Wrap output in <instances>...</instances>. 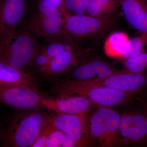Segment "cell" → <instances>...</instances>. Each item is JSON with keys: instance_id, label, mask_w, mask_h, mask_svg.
Segmentation results:
<instances>
[{"instance_id": "cell-1", "label": "cell", "mask_w": 147, "mask_h": 147, "mask_svg": "<svg viewBox=\"0 0 147 147\" xmlns=\"http://www.w3.org/2000/svg\"><path fill=\"white\" fill-rule=\"evenodd\" d=\"M56 97L80 95L87 97L96 105L111 107L131 102L139 98L134 95L106 87L94 86L83 81L62 79L51 90Z\"/></svg>"}, {"instance_id": "cell-2", "label": "cell", "mask_w": 147, "mask_h": 147, "mask_svg": "<svg viewBox=\"0 0 147 147\" xmlns=\"http://www.w3.org/2000/svg\"><path fill=\"white\" fill-rule=\"evenodd\" d=\"M48 123L47 114L39 112L16 115L7 128L1 146L31 147Z\"/></svg>"}, {"instance_id": "cell-3", "label": "cell", "mask_w": 147, "mask_h": 147, "mask_svg": "<svg viewBox=\"0 0 147 147\" xmlns=\"http://www.w3.org/2000/svg\"><path fill=\"white\" fill-rule=\"evenodd\" d=\"M41 45L35 35L23 26L9 45L0 51V62L24 71L32 66Z\"/></svg>"}, {"instance_id": "cell-4", "label": "cell", "mask_w": 147, "mask_h": 147, "mask_svg": "<svg viewBox=\"0 0 147 147\" xmlns=\"http://www.w3.org/2000/svg\"><path fill=\"white\" fill-rule=\"evenodd\" d=\"M117 22L116 16L102 18L85 14L69 15L65 18L67 33L79 44L108 33L115 27Z\"/></svg>"}, {"instance_id": "cell-5", "label": "cell", "mask_w": 147, "mask_h": 147, "mask_svg": "<svg viewBox=\"0 0 147 147\" xmlns=\"http://www.w3.org/2000/svg\"><path fill=\"white\" fill-rule=\"evenodd\" d=\"M29 11V0H0V51L10 44Z\"/></svg>"}, {"instance_id": "cell-6", "label": "cell", "mask_w": 147, "mask_h": 147, "mask_svg": "<svg viewBox=\"0 0 147 147\" xmlns=\"http://www.w3.org/2000/svg\"><path fill=\"white\" fill-rule=\"evenodd\" d=\"M89 114L69 115L51 112L47 115L50 124L65 133L77 147L89 146Z\"/></svg>"}, {"instance_id": "cell-7", "label": "cell", "mask_w": 147, "mask_h": 147, "mask_svg": "<svg viewBox=\"0 0 147 147\" xmlns=\"http://www.w3.org/2000/svg\"><path fill=\"white\" fill-rule=\"evenodd\" d=\"M82 81L90 86L108 87L129 93L140 99L147 95V72L132 74L122 70L104 79Z\"/></svg>"}, {"instance_id": "cell-8", "label": "cell", "mask_w": 147, "mask_h": 147, "mask_svg": "<svg viewBox=\"0 0 147 147\" xmlns=\"http://www.w3.org/2000/svg\"><path fill=\"white\" fill-rule=\"evenodd\" d=\"M91 51L82 55L76 63L63 75V79L90 81L107 78L116 72L108 62L91 57Z\"/></svg>"}, {"instance_id": "cell-9", "label": "cell", "mask_w": 147, "mask_h": 147, "mask_svg": "<svg viewBox=\"0 0 147 147\" xmlns=\"http://www.w3.org/2000/svg\"><path fill=\"white\" fill-rule=\"evenodd\" d=\"M45 96L32 87L22 86H0V104L21 110L42 108Z\"/></svg>"}, {"instance_id": "cell-10", "label": "cell", "mask_w": 147, "mask_h": 147, "mask_svg": "<svg viewBox=\"0 0 147 147\" xmlns=\"http://www.w3.org/2000/svg\"><path fill=\"white\" fill-rule=\"evenodd\" d=\"M120 135L125 144L130 146H146L147 113L133 110L121 116Z\"/></svg>"}, {"instance_id": "cell-11", "label": "cell", "mask_w": 147, "mask_h": 147, "mask_svg": "<svg viewBox=\"0 0 147 147\" xmlns=\"http://www.w3.org/2000/svg\"><path fill=\"white\" fill-rule=\"evenodd\" d=\"M23 26L38 38H42L45 42L67 34L64 16L43 17L38 16L33 9L30 10Z\"/></svg>"}, {"instance_id": "cell-12", "label": "cell", "mask_w": 147, "mask_h": 147, "mask_svg": "<svg viewBox=\"0 0 147 147\" xmlns=\"http://www.w3.org/2000/svg\"><path fill=\"white\" fill-rule=\"evenodd\" d=\"M96 104L85 96L71 95L64 97L49 98L44 97L42 100V108L53 112L69 115L89 114Z\"/></svg>"}, {"instance_id": "cell-13", "label": "cell", "mask_w": 147, "mask_h": 147, "mask_svg": "<svg viewBox=\"0 0 147 147\" xmlns=\"http://www.w3.org/2000/svg\"><path fill=\"white\" fill-rule=\"evenodd\" d=\"M92 50L91 48L86 47L82 50L61 53L50 59L47 65L38 70V72L44 77L51 79L62 76L82 55Z\"/></svg>"}, {"instance_id": "cell-14", "label": "cell", "mask_w": 147, "mask_h": 147, "mask_svg": "<svg viewBox=\"0 0 147 147\" xmlns=\"http://www.w3.org/2000/svg\"><path fill=\"white\" fill-rule=\"evenodd\" d=\"M127 21L142 33L147 34V0H119Z\"/></svg>"}, {"instance_id": "cell-15", "label": "cell", "mask_w": 147, "mask_h": 147, "mask_svg": "<svg viewBox=\"0 0 147 147\" xmlns=\"http://www.w3.org/2000/svg\"><path fill=\"white\" fill-rule=\"evenodd\" d=\"M104 133V147H112L119 140V123L121 116L111 107L99 106Z\"/></svg>"}, {"instance_id": "cell-16", "label": "cell", "mask_w": 147, "mask_h": 147, "mask_svg": "<svg viewBox=\"0 0 147 147\" xmlns=\"http://www.w3.org/2000/svg\"><path fill=\"white\" fill-rule=\"evenodd\" d=\"M34 77L25 72L0 62V86H22L32 87Z\"/></svg>"}, {"instance_id": "cell-17", "label": "cell", "mask_w": 147, "mask_h": 147, "mask_svg": "<svg viewBox=\"0 0 147 147\" xmlns=\"http://www.w3.org/2000/svg\"><path fill=\"white\" fill-rule=\"evenodd\" d=\"M45 42V45H42V49L50 59L65 52L77 51L86 48L81 46L67 34Z\"/></svg>"}, {"instance_id": "cell-18", "label": "cell", "mask_w": 147, "mask_h": 147, "mask_svg": "<svg viewBox=\"0 0 147 147\" xmlns=\"http://www.w3.org/2000/svg\"><path fill=\"white\" fill-rule=\"evenodd\" d=\"M129 39L123 32L112 33L105 40L104 51L105 54L112 58H123L127 50Z\"/></svg>"}, {"instance_id": "cell-19", "label": "cell", "mask_w": 147, "mask_h": 147, "mask_svg": "<svg viewBox=\"0 0 147 147\" xmlns=\"http://www.w3.org/2000/svg\"><path fill=\"white\" fill-rule=\"evenodd\" d=\"M121 7L119 0H90L86 14L98 18H108L116 16Z\"/></svg>"}, {"instance_id": "cell-20", "label": "cell", "mask_w": 147, "mask_h": 147, "mask_svg": "<svg viewBox=\"0 0 147 147\" xmlns=\"http://www.w3.org/2000/svg\"><path fill=\"white\" fill-rule=\"evenodd\" d=\"M123 71L132 74L147 72V50L134 57L124 60Z\"/></svg>"}, {"instance_id": "cell-21", "label": "cell", "mask_w": 147, "mask_h": 147, "mask_svg": "<svg viewBox=\"0 0 147 147\" xmlns=\"http://www.w3.org/2000/svg\"><path fill=\"white\" fill-rule=\"evenodd\" d=\"M77 147L75 142L62 131L53 127L47 138L45 147Z\"/></svg>"}, {"instance_id": "cell-22", "label": "cell", "mask_w": 147, "mask_h": 147, "mask_svg": "<svg viewBox=\"0 0 147 147\" xmlns=\"http://www.w3.org/2000/svg\"><path fill=\"white\" fill-rule=\"evenodd\" d=\"M34 13L40 17H48L64 16L63 13L54 6L47 3L42 0H36L35 3Z\"/></svg>"}, {"instance_id": "cell-23", "label": "cell", "mask_w": 147, "mask_h": 147, "mask_svg": "<svg viewBox=\"0 0 147 147\" xmlns=\"http://www.w3.org/2000/svg\"><path fill=\"white\" fill-rule=\"evenodd\" d=\"M89 1L90 0H64V8L67 16L69 15H82L86 14L87 6Z\"/></svg>"}, {"instance_id": "cell-24", "label": "cell", "mask_w": 147, "mask_h": 147, "mask_svg": "<svg viewBox=\"0 0 147 147\" xmlns=\"http://www.w3.org/2000/svg\"><path fill=\"white\" fill-rule=\"evenodd\" d=\"M50 59L48 55L42 50L41 45L39 51L35 57L32 66H34L38 71L47 65Z\"/></svg>"}, {"instance_id": "cell-25", "label": "cell", "mask_w": 147, "mask_h": 147, "mask_svg": "<svg viewBox=\"0 0 147 147\" xmlns=\"http://www.w3.org/2000/svg\"><path fill=\"white\" fill-rule=\"evenodd\" d=\"M53 128V127L49 122L42 129L31 147H45L47 138Z\"/></svg>"}, {"instance_id": "cell-26", "label": "cell", "mask_w": 147, "mask_h": 147, "mask_svg": "<svg viewBox=\"0 0 147 147\" xmlns=\"http://www.w3.org/2000/svg\"><path fill=\"white\" fill-rule=\"evenodd\" d=\"M42 1L54 6L56 8L59 9L63 13L65 17L67 16L66 13L64 8L63 3L61 0H42Z\"/></svg>"}, {"instance_id": "cell-27", "label": "cell", "mask_w": 147, "mask_h": 147, "mask_svg": "<svg viewBox=\"0 0 147 147\" xmlns=\"http://www.w3.org/2000/svg\"><path fill=\"white\" fill-rule=\"evenodd\" d=\"M7 128L4 127L0 123V145H1L5 138Z\"/></svg>"}, {"instance_id": "cell-28", "label": "cell", "mask_w": 147, "mask_h": 147, "mask_svg": "<svg viewBox=\"0 0 147 147\" xmlns=\"http://www.w3.org/2000/svg\"><path fill=\"white\" fill-rule=\"evenodd\" d=\"M142 101L144 106L145 110L147 113V96L142 100Z\"/></svg>"}, {"instance_id": "cell-29", "label": "cell", "mask_w": 147, "mask_h": 147, "mask_svg": "<svg viewBox=\"0 0 147 147\" xmlns=\"http://www.w3.org/2000/svg\"><path fill=\"white\" fill-rule=\"evenodd\" d=\"M61 1H62V2H63V3L64 0H61Z\"/></svg>"}, {"instance_id": "cell-30", "label": "cell", "mask_w": 147, "mask_h": 147, "mask_svg": "<svg viewBox=\"0 0 147 147\" xmlns=\"http://www.w3.org/2000/svg\"><path fill=\"white\" fill-rule=\"evenodd\" d=\"M146 146H147V144H146Z\"/></svg>"}]
</instances>
